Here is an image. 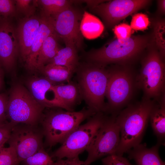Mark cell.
I'll list each match as a JSON object with an SVG mask.
<instances>
[{"mask_svg": "<svg viewBox=\"0 0 165 165\" xmlns=\"http://www.w3.org/2000/svg\"><path fill=\"white\" fill-rule=\"evenodd\" d=\"M153 39L152 32L116 39L86 53L84 58L86 62L104 67L112 64L130 65L142 57Z\"/></svg>", "mask_w": 165, "mask_h": 165, "instance_id": "1", "label": "cell"}, {"mask_svg": "<svg viewBox=\"0 0 165 165\" xmlns=\"http://www.w3.org/2000/svg\"><path fill=\"white\" fill-rule=\"evenodd\" d=\"M154 102L153 100L143 97L141 101L128 105L116 116L120 133L116 155L123 156L141 143Z\"/></svg>", "mask_w": 165, "mask_h": 165, "instance_id": "2", "label": "cell"}, {"mask_svg": "<svg viewBox=\"0 0 165 165\" xmlns=\"http://www.w3.org/2000/svg\"><path fill=\"white\" fill-rule=\"evenodd\" d=\"M63 109H44L39 123L45 139L44 146L50 148L58 143L62 144L82 122L96 113L88 108L77 112Z\"/></svg>", "mask_w": 165, "mask_h": 165, "instance_id": "3", "label": "cell"}, {"mask_svg": "<svg viewBox=\"0 0 165 165\" xmlns=\"http://www.w3.org/2000/svg\"><path fill=\"white\" fill-rule=\"evenodd\" d=\"M106 67L87 62H80L75 72L82 100L87 108L95 113L105 112V98L109 78Z\"/></svg>", "mask_w": 165, "mask_h": 165, "instance_id": "4", "label": "cell"}, {"mask_svg": "<svg viewBox=\"0 0 165 165\" xmlns=\"http://www.w3.org/2000/svg\"><path fill=\"white\" fill-rule=\"evenodd\" d=\"M136 86L144 93L143 98L157 100L165 92V65L154 40L143 54Z\"/></svg>", "mask_w": 165, "mask_h": 165, "instance_id": "5", "label": "cell"}, {"mask_svg": "<svg viewBox=\"0 0 165 165\" xmlns=\"http://www.w3.org/2000/svg\"><path fill=\"white\" fill-rule=\"evenodd\" d=\"M45 108L25 86L17 82L12 84L8 92L6 113L9 122L14 124L39 125Z\"/></svg>", "mask_w": 165, "mask_h": 165, "instance_id": "6", "label": "cell"}, {"mask_svg": "<svg viewBox=\"0 0 165 165\" xmlns=\"http://www.w3.org/2000/svg\"><path fill=\"white\" fill-rule=\"evenodd\" d=\"M116 65L108 68L109 78L105 97V112L117 115L132 97L136 86V77L130 65Z\"/></svg>", "mask_w": 165, "mask_h": 165, "instance_id": "7", "label": "cell"}, {"mask_svg": "<svg viewBox=\"0 0 165 165\" xmlns=\"http://www.w3.org/2000/svg\"><path fill=\"white\" fill-rule=\"evenodd\" d=\"M103 112L91 116L84 124L79 126L54 151L52 156L57 159L78 157L86 150L106 117Z\"/></svg>", "mask_w": 165, "mask_h": 165, "instance_id": "8", "label": "cell"}, {"mask_svg": "<svg viewBox=\"0 0 165 165\" xmlns=\"http://www.w3.org/2000/svg\"><path fill=\"white\" fill-rule=\"evenodd\" d=\"M116 115L106 116L105 119L86 150L88 156L85 161L90 165L101 157L116 154L120 139L119 128Z\"/></svg>", "mask_w": 165, "mask_h": 165, "instance_id": "9", "label": "cell"}, {"mask_svg": "<svg viewBox=\"0 0 165 165\" xmlns=\"http://www.w3.org/2000/svg\"><path fill=\"white\" fill-rule=\"evenodd\" d=\"M39 125L18 123L13 127L7 142L14 149L19 163L44 148V135Z\"/></svg>", "mask_w": 165, "mask_h": 165, "instance_id": "10", "label": "cell"}, {"mask_svg": "<svg viewBox=\"0 0 165 165\" xmlns=\"http://www.w3.org/2000/svg\"><path fill=\"white\" fill-rule=\"evenodd\" d=\"M149 0L106 1L90 7V11L101 19L107 29L114 27L129 15L145 8L151 3Z\"/></svg>", "mask_w": 165, "mask_h": 165, "instance_id": "11", "label": "cell"}, {"mask_svg": "<svg viewBox=\"0 0 165 165\" xmlns=\"http://www.w3.org/2000/svg\"><path fill=\"white\" fill-rule=\"evenodd\" d=\"M83 14L72 5L61 13L50 17L55 32L65 44L72 43L78 50L82 49L83 37L80 28Z\"/></svg>", "mask_w": 165, "mask_h": 165, "instance_id": "12", "label": "cell"}, {"mask_svg": "<svg viewBox=\"0 0 165 165\" xmlns=\"http://www.w3.org/2000/svg\"><path fill=\"white\" fill-rule=\"evenodd\" d=\"M19 47L16 29L11 18L2 17L0 19V64L8 73L13 72Z\"/></svg>", "mask_w": 165, "mask_h": 165, "instance_id": "13", "label": "cell"}, {"mask_svg": "<svg viewBox=\"0 0 165 165\" xmlns=\"http://www.w3.org/2000/svg\"><path fill=\"white\" fill-rule=\"evenodd\" d=\"M25 84L35 99L45 108H60L65 110L57 94L55 84L46 78L31 76L26 79Z\"/></svg>", "mask_w": 165, "mask_h": 165, "instance_id": "14", "label": "cell"}, {"mask_svg": "<svg viewBox=\"0 0 165 165\" xmlns=\"http://www.w3.org/2000/svg\"><path fill=\"white\" fill-rule=\"evenodd\" d=\"M41 19L35 15L24 17L19 21L16 28L19 47V54L21 60L25 62L39 27Z\"/></svg>", "mask_w": 165, "mask_h": 165, "instance_id": "15", "label": "cell"}, {"mask_svg": "<svg viewBox=\"0 0 165 165\" xmlns=\"http://www.w3.org/2000/svg\"><path fill=\"white\" fill-rule=\"evenodd\" d=\"M41 22L31 47L27 58L24 63L26 69L30 73L35 74L36 60L43 42L50 35L56 33L50 17H40Z\"/></svg>", "mask_w": 165, "mask_h": 165, "instance_id": "16", "label": "cell"}, {"mask_svg": "<svg viewBox=\"0 0 165 165\" xmlns=\"http://www.w3.org/2000/svg\"><path fill=\"white\" fill-rule=\"evenodd\" d=\"M160 146L157 144L148 148L146 144L140 143L127 153L129 158L133 160L137 165H165L159 154Z\"/></svg>", "mask_w": 165, "mask_h": 165, "instance_id": "17", "label": "cell"}, {"mask_svg": "<svg viewBox=\"0 0 165 165\" xmlns=\"http://www.w3.org/2000/svg\"><path fill=\"white\" fill-rule=\"evenodd\" d=\"M158 102H155L151 111L149 119L157 139L160 146L164 144L165 137V93L164 92Z\"/></svg>", "mask_w": 165, "mask_h": 165, "instance_id": "18", "label": "cell"}, {"mask_svg": "<svg viewBox=\"0 0 165 165\" xmlns=\"http://www.w3.org/2000/svg\"><path fill=\"white\" fill-rule=\"evenodd\" d=\"M54 88L60 101L67 111H73L74 108L82 100L77 82L71 81L67 84L55 85Z\"/></svg>", "mask_w": 165, "mask_h": 165, "instance_id": "19", "label": "cell"}, {"mask_svg": "<svg viewBox=\"0 0 165 165\" xmlns=\"http://www.w3.org/2000/svg\"><path fill=\"white\" fill-rule=\"evenodd\" d=\"M65 45V46L61 48L48 64L65 67L74 73L80 63L78 50L73 44L68 43Z\"/></svg>", "mask_w": 165, "mask_h": 165, "instance_id": "20", "label": "cell"}, {"mask_svg": "<svg viewBox=\"0 0 165 165\" xmlns=\"http://www.w3.org/2000/svg\"><path fill=\"white\" fill-rule=\"evenodd\" d=\"M59 38L55 33L49 35L44 40L37 59V73L40 69L48 63L61 48L58 42Z\"/></svg>", "mask_w": 165, "mask_h": 165, "instance_id": "21", "label": "cell"}, {"mask_svg": "<svg viewBox=\"0 0 165 165\" xmlns=\"http://www.w3.org/2000/svg\"><path fill=\"white\" fill-rule=\"evenodd\" d=\"M38 72L55 85L69 82L74 74L65 67L51 64L45 65Z\"/></svg>", "mask_w": 165, "mask_h": 165, "instance_id": "22", "label": "cell"}, {"mask_svg": "<svg viewBox=\"0 0 165 165\" xmlns=\"http://www.w3.org/2000/svg\"><path fill=\"white\" fill-rule=\"evenodd\" d=\"M74 1L68 0H38L41 7L40 17H52L72 5Z\"/></svg>", "mask_w": 165, "mask_h": 165, "instance_id": "23", "label": "cell"}, {"mask_svg": "<svg viewBox=\"0 0 165 165\" xmlns=\"http://www.w3.org/2000/svg\"><path fill=\"white\" fill-rule=\"evenodd\" d=\"M152 32L155 44L162 58L164 60L165 54V20L159 18L153 23Z\"/></svg>", "mask_w": 165, "mask_h": 165, "instance_id": "24", "label": "cell"}, {"mask_svg": "<svg viewBox=\"0 0 165 165\" xmlns=\"http://www.w3.org/2000/svg\"><path fill=\"white\" fill-rule=\"evenodd\" d=\"M21 162L23 165H54L55 163L44 148Z\"/></svg>", "mask_w": 165, "mask_h": 165, "instance_id": "25", "label": "cell"}, {"mask_svg": "<svg viewBox=\"0 0 165 165\" xmlns=\"http://www.w3.org/2000/svg\"><path fill=\"white\" fill-rule=\"evenodd\" d=\"M15 1L17 13L23 14L26 17L35 15L38 6V0H16Z\"/></svg>", "mask_w": 165, "mask_h": 165, "instance_id": "26", "label": "cell"}, {"mask_svg": "<svg viewBox=\"0 0 165 165\" xmlns=\"http://www.w3.org/2000/svg\"><path fill=\"white\" fill-rule=\"evenodd\" d=\"M14 149L4 145L0 146V165H19V164Z\"/></svg>", "mask_w": 165, "mask_h": 165, "instance_id": "27", "label": "cell"}, {"mask_svg": "<svg viewBox=\"0 0 165 165\" xmlns=\"http://www.w3.org/2000/svg\"><path fill=\"white\" fill-rule=\"evenodd\" d=\"M15 0H0V13L4 18H12L17 13Z\"/></svg>", "mask_w": 165, "mask_h": 165, "instance_id": "28", "label": "cell"}, {"mask_svg": "<svg viewBox=\"0 0 165 165\" xmlns=\"http://www.w3.org/2000/svg\"><path fill=\"white\" fill-rule=\"evenodd\" d=\"M150 24L147 15L142 13H138L132 17L130 26L134 30L142 31L146 29Z\"/></svg>", "mask_w": 165, "mask_h": 165, "instance_id": "29", "label": "cell"}, {"mask_svg": "<svg viewBox=\"0 0 165 165\" xmlns=\"http://www.w3.org/2000/svg\"><path fill=\"white\" fill-rule=\"evenodd\" d=\"M103 165H133L123 156L112 154L107 156L102 159Z\"/></svg>", "mask_w": 165, "mask_h": 165, "instance_id": "30", "label": "cell"}, {"mask_svg": "<svg viewBox=\"0 0 165 165\" xmlns=\"http://www.w3.org/2000/svg\"><path fill=\"white\" fill-rule=\"evenodd\" d=\"M113 31L117 39H124L131 36L132 29L128 24L123 23L115 26Z\"/></svg>", "mask_w": 165, "mask_h": 165, "instance_id": "31", "label": "cell"}, {"mask_svg": "<svg viewBox=\"0 0 165 165\" xmlns=\"http://www.w3.org/2000/svg\"><path fill=\"white\" fill-rule=\"evenodd\" d=\"M15 124L8 121L0 123V146L7 142L12 129Z\"/></svg>", "mask_w": 165, "mask_h": 165, "instance_id": "32", "label": "cell"}, {"mask_svg": "<svg viewBox=\"0 0 165 165\" xmlns=\"http://www.w3.org/2000/svg\"><path fill=\"white\" fill-rule=\"evenodd\" d=\"M8 98V93L3 92L0 93V123L7 120L6 111Z\"/></svg>", "mask_w": 165, "mask_h": 165, "instance_id": "33", "label": "cell"}, {"mask_svg": "<svg viewBox=\"0 0 165 165\" xmlns=\"http://www.w3.org/2000/svg\"><path fill=\"white\" fill-rule=\"evenodd\" d=\"M57 159L54 165H90L85 162L81 160L78 156L72 158Z\"/></svg>", "mask_w": 165, "mask_h": 165, "instance_id": "34", "label": "cell"}, {"mask_svg": "<svg viewBox=\"0 0 165 165\" xmlns=\"http://www.w3.org/2000/svg\"><path fill=\"white\" fill-rule=\"evenodd\" d=\"M158 11L160 14L164 15L165 12V0H158Z\"/></svg>", "mask_w": 165, "mask_h": 165, "instance_id": "35", "label": "cell"}, {"mask_svg": "<svg viewBox=\"0 0 165 165\" xmlns=\"http://www.w3.org/2000/svg\"><path fill=\"white\" fill-rule=\"evenodd\" d=\"M4 69L0 64V93L3 92L4 87Z\"/></svg>", "mask_w": 165, "mask_h": 165, "instance_id": "36", "label": "cell"}, {"mask_svg": "<svg viewBox=\"0 0 165 165\" xmlns=\"http://www.w3.org/2000/svg\"><path fill=\"white\" fill-rule=\"evenodd\" d=\"M1 17H2V16H1V14L0 13V19H1Z\"/></svg>", "mask_w": 165, "mask_h": 165, "instance_id": "37", "label": "cell"}]
</instances>
